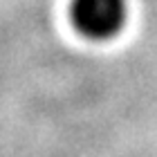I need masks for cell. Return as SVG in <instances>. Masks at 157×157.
I'll use <instances>...</instances> for the list:
<instances>
[{
	"instance_id": "obj_1",
	"label": "cell",
	"mask_w": 157,
	"mask_h": 157,
	"mask_svg": "<svg viewBox=\"0 0 157 157\" xmlns=\"http://www.w3.org/2000/svg\"><path fill=\"white\" fill-rule=\"evenodd\" d=\"M70 18L78 34L92 40L117 36L128 18L126 0H72Z\"/></svg>"
}]
</instances>
